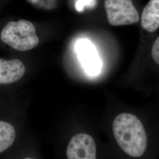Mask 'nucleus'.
I'll return each mask as SVG.
<instances>
[{
  "mask_svg": "<svg viewBox=\"0 0 159 159\" xmlns=\"http://www.w3.org/2000/svg\"><path fill=\"white\" fill-rule=\"evenodd\" d=\"M153 95H155L157 97V98L159 100V86L158 87H157L156 89L155 90V91L154 92Z\"/></svg>",
  "mask_w": 159,
  "mask_h": 159,
  "instance_id": "11",
  "label": "nucleus"
},
{
  "mask_svg": "<svg viewBox=\"0 0 159 159\" xmlns=\"http://www.w3.org/2000/svg\"><path fill=\"white\" fill-rule=\"evenodd\" d=\"M110 131L117 159H159L157 108L120 102Z\"/></svg>",
  "mask_w": 159,
  "mask_h": 159,
  "instance_id": "1",
  "label": "nucleus"
},
{
  "mask_svg": "<svg viewBox=\"0 0 159 159\" xmlns=\"http://www.w3.org/2000/svg\"><path fill=\"white\" fill-rule=\"evenodd\" d=\"M91 1H93V0H79L77 2V5H76L77 10H81L84 6L90 4Z\"/></svg>",
  "mask_w": 159,
  "mask_h": 159,
  "instance_id": "10",
  "label": "nucleus"
},
{
  "mask_svg": "<svg viewBox=\"0 0 159 159\" xmlns=\"http://www.w3.org/2000/svg\"><path fill=\"white\" fill-rule=\"evenodd\" d=\"M1 39L19 51L31 50L40 42L34 24L25 20L7 23L1 33Z\"/></svg>",
  "mask_w": 159,
  "mask_h": 159,
  "instance_id": "2",
  "label": "nucleus"
},
{
  "mask_svg": "<svg viewBox=\"0 0 159 159\" xmlns=\"http://www.w3.org/2000/svg\"><path fill=\"white\" fill-rule=\"evenodd\" d=\"M150 57L154 64L159 67V36L154 40L151 47Z\"/></svg>",
  "mask_w": 159,
  "mask_h": 159,
  "instance_id": "9",
  "label": "nucleus"
},
{
  "mask_svg": "<svg viewBox=\"0 0 159 159\" xmlns=\"http://www.w3.org/2000/svg\"><path fill=\"white\" fill-rule=\"evenodd\" d=\"M24 159H32V158H30V157H26V158H25Z\"/></svg>",
  "mask_w": 159,
  "mask_h": 159,
  "instance_id": "12",
  "label": "nucleus"
},
{
  "mask_svg": "<svg viewBox=\"0 0 159 159\" xmlns=\"http://www.w3.org/2000/svg\"><path fill=\"white\" fill-rule=\"evenodd\" d=\"M25 67L18 59L6 60L0 58V84L17 82L25 74Z\"/></svg>",
  "mask_w": 159,
  "mask_h": 159,
  "instance_id": "6",
  "label": "nucleus"
},
{
  "mask_svg": "<svg viewBox=\"0 0 159 159\" xmlns=\"http://www.w3.org/2000/svg\"><path fill=\"white\" fill-rule=\"evenodd\" d=\"M141 25L149 33H154L159 28V0H150L143 9Z\"/></svg>",
  "mask_w": 159,
  "mask_h": 159,
  "instance_id": "7",
  "label": "nucleus"
},
{
  "mask_svg": "<svg viewBox=\"0 0 159 159\" xmlns=\"http://www.w3.org/2000/svg\"><path fill=\"white\" fill-rule=\"evenodd\" d=\"M104 7L111 25H131L140 20L139 14L131 0H104Z\"/></svg>",
  "mask_w": 159,
  "mask_h": 159,
  "instance_id": "3",
  "label": "nucleus"
},
{
  "mask_svg": "<svg viewBox=\"0 0 159 159\" xmlns=\"http://www.w3.org/2000/svg\"><path fill=\"white\" fill-rule=\"evenodd\" d=\"M67 159H98V146L94 137L86 133H78L68 143Z\"/></svg>",
  "mask_w": 159,
  "mask_h": 159,
  "instance_id": "4",
  "label": "nucleus"
},
{
  "mask_svg": "<svg viewBox=\"0 0 159 159\" xmlns=\"http://www.w3.org/2000/svg\"><path fill=\"white\" fill-rule=\"evenodd\" d=\"M16 136L15 129L11 124L0 121V153L11 146Z\"/></svg>",
  "mask_w": 159,
  "mask_h": 159,
  "instance_id": "8",
  "label": "nucleus"
},
{
  "mask_svg": "<svg viewBox=\"0 0 159 159\" xmlns=\"http://www.w3.org/2000/svg\"><path fill=\"white\" fill-rule=\"evenodd\" d=\"M76 51L85 73L90 76L100 73L102 64L96 49L88 40H81L76 45Z\"/></svg>",
  "mask_w": 159,
  "mask_h": 159,
  "instance_id": "5",
  "label": "nucleus"
}]
</instances>
